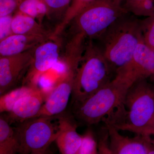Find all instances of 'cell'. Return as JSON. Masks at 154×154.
Wrapping results in <instances>:
<instances>
[{"label":"cell","mask_w":154,"mask_h":154,"mask_svg":"<svg viewBox=\"0 0 154 154\" xmlns=\"http://www.w3.org/2000/svg\"><path fill=\"white\" fill-rule=\"evenodd\" d=\"M139 80L127 92L122 107L104 122L119 130L140 135L154 124V84Z\"/></svg>","instance_id":"1"},{"label":"cell","mask_w":154,"mask_h":154,"mask_svg":"<svg viewBox=\"0 0 154 154\" xmlns=\"http://www.w3.org/2000/svg\"><path fill=\"white\" fill-rule=\"evenodd\" d=\"M142 40L140 19L128 13L94 40L115 72L131 58Z\"/></svg>","instance_id":"2"},{"label":"cell","mask_w":154,"mask_h":154,"mask_svg":"<svg viewBox=\"0 0 154 154\" xmlns=\"http://www.w3.org/2000/svg\"><path fill=\"white\" fill-rule=\"evenodd\" d=\"M115 72L93 39L86 41L85 51L74 80L71 105L82 102L110 83Z\"/></svg>","instance_id":"3"},{"label":"cell","mask_w":154,"mask_h":154,"mask_svg":"<svg viewBox=\"0 0 154 154\" xmlns=\"http://www.w3.org/2000/svg\"><path fill=\"white\" fill-rule=\"evenodd\" d=\"M128 89L112 80L82 102L72 105V114L83 125L99 123L121 108Z\"/></svg>","instance_id":"4"},{"label":"cell","mask_w":154,"mask_h":154,"mask_svg":"<svg viewBox=\"0 0 154 154\" xmlns=\"http://www.w3.org/2000/svg\"><path fill=\"white\" fill-rule=\"evenodd\" d=\"M124 0H96L77 15L69 24L70 32L96 40L114 21L128 13Z\"/></svg>","instance_id":"5"},{"label":"cell","mask_w":154,"mask_h":154,"mask_svg":"<svg viewBox=\"0 0 154 154\" xmlns=\"http://www.w3.org/2000/svg\"><path fill=\"white\" fill-rule=\"evenodd\" d=\"M56 117H34L19 123L14 128L19 139V153H46L57 136V124L53 122Z\"/></svg>","instance_id":"6"},{"label":"cell","mask_w":154,"mask_h":154,"mask_svg":"<svg viewBox=\"0 0 154 154\" xmlns=\"http://www.w3.org/2000/svg\"><path fill=\"white\" fill-rule=\"evenodd\" d=\"M154 74V51L143 39L131 58L116 70L113 80L129 88L139 80L148 79Z\"/></svg>","instance_id":"7"},{"label":"cell","mask_w":154,"mask_h":154,"mask_svg":"<svg viewBox=\"0 0 154 154\" xmlns=\"http://www.w3.org/2000/svg\"><path fill=\"white\" fill-rule=\"evenodd\" d=\"M59 36H51L33 48L31 64L22 85L37 88L42 75L57 63L62 45Z\"/></svg>","instance_id":"8"},{"label":"cell","mask_w":154,"mask_h":154,"mask_svg":"<svg viewBox=\"0 0 154 154\" xmlns=\"http://www.w3.org/2000/svg\"><path fill=\"white\" fill-rule=\"evenodd\" d=\"M33 49L17 55L0 57V95L22 85L31 64Z\"/></svg>","instance_id":"9"},{"label":"cell","mask_w":154,"mask_h":154,"mask_svg":"<svg viewBox=\"0 0 154 154\" xmlns=\"http://www.w3.org/2000/svg\"><path fill=\"white\" fill-rule=\"evenodd\" d=\"M76 72L65 69L35 117L57 116L64 112L71 97Z\"/></svg>","instance_id":"10"},{"label":"cell","mask_w":154,"mask_h":154,"mask_svg":"<svg viewBox=\"0 0 154 154\" xmlns=\"http://www.w3.org/2000/svg\"><path fill=\"white\" fill-rule=\"evenodd\" d=\"M110 140L112 154H154V145L143 136L138 135L134 137L122 135L118 130L107 122H104Z\"/></svg>","instance_id":"11"},{"label":"cell","mask_w":154,"mask_h":154,"mask_svg":"<svg viewBox=\"0 0 154 154\" xmlns=\"http://www.w3.org/2000/svg\"><path fill=\"white\" fill-rule=\"evenodd\" d=\"M48 93L38 87L18 100L12 110L9 113H4V116L11 125L13 123L19 124L34 118L44 104Z\"/></svg>","instance_id":"12"},{"label":"cell","mask_w":154,"mask_h":154,"mask_svg":"<svg viewBox=\"0 0 154 154\" xmlns=\"http://www.w3.org/2000/svg\"><path fill=\"white\" fill-rule=\"evenodd\" d=\"M57 136L55 141L60 152L77 154L82 141V136L77 132L78 122L72 114L63 113L57 116Z\"/></svg>","instance_id":"13"},{"label":"cell","mask_w":154,"mask_h":154,"mask_svg":"<svg viewBox=\"0 0 154 154\" xmlns=\"http://www.w3.org/2000/svg\"><path fill=\"white\" fill-rule=\"evenodd\" d=\"M49 38L36 35L12 34L0 41V57L17 55L25 52Z\"/></svg>","instance_id":"14"},{"label":"cell","mask_w":154,"mask_h":154,"mask_svg":"<svg viewBox=\"0 0 154 154\" xmlns=\"http://www.w3.org/2000/svg\"><path fill=\"white\" fill-rule=\"evenodd\" d=\"M87 40L82 33L69 32L65 45L63 58L65 69L77 70L85 51Z\"/></svg>","instance_id":"15"},{"label":"cell","mask_w":154,"mask_h":154,"mask_svg":"<svg viewBox=\"0 0 154 154\" xmlns=\"http://www.w3.org/2000/svg\"><path fill=\"white\" fill-rule=\"evenodd\" d=\"M11 26L14 34L36 35L50 38L53 33L47 30L36 19L19 12H16L13 15Z\"/></svg>","instance_id":"16"},{"label":"cell","mask_w":154,"mask_h":154,"mask_svg":"<svg viewBox=\"0 0 154 154\" xmlns=\"http://www.w3.org/2000/svg\"><path fill=\"white\" fill-rule=\"evenodd\" d=\"M19 150V140L16 130L2 113L0 116V154H15Z\"/></svg>","instance_id":"17"},{"label":"cell","mask_w":154,"mask_h":154,"mask_svg":"<svg viewBox=\"0 0 154 154\" xmlns=\"http://www.w3.org/2000/svg\"><path fill=\"white\" fill-rule=\"evenodd\" d=\"M16 12L30 16L42 24L44 17L48 15V10L43 0H19Z\"/></svg>","instance_id":"18"},{"label":"cell","mask_w":154,"mask_h":154,"mask_svg":"<svg viewBox=\"0 0 154 154\" xmlns=\"http://www.w3.org/2000/svg\"><path fill=\"white\" fill-rule=\"evenodd\" d=\"M37 88L27 85L20 86L1 95L0 113H4L10 112L18 100L31 93Z\"/></svg>","instance_id":"19"},{"label":"cell","mask_w":154,"mask_h":154,"mask_svg":"<svg viewBox=\"0 0 154 154\" xmlns=\"http://www.w3.org/2000/svg\"><path fill=\"white\" fill-rule=\"evenodd\" d=\"M96 0H72L62 22L56 27L52 33V36H60L73 19L86 7Z\"/></svg>","instance_id":"20"},{"label":"cell","mask_w":154,"mask_h":154,"mask_svg":"<svg viewBox=\"0 0 154 154\" xmlns=\"http://www.w3.org/2000/svg\"><path fill=\"white\" fill-rule=\"evenodd\" d=\"M43 1L48 8V13L47 16L48 18L52 20L59 21V24H60L61 22H62L66 14L67 11L70 5L72 0Z\"/></svg>","instance_id":"21"},{"label":"cell","mask_w":154,"mask_h":154,"mask_svg":"<svg viewBox=\"0 0 154 154\" xmlns=\"http://www.w3.org/2000/svg\"><path fill=\"white\" fill-rule=\"evenodd\" d=\"M82 136V143L77 154L99 153L98 142L92 130H88Z\"/></svg>","instance_id":"22"},{"label":"cell","mask_w":154,"mask_h":154,"mask_svg":"<svg viewBox=\"0 0 154 154\" xmlns=\"http://www.w3.org/2000/svg\"><path fill=\"white\" fill-rule=\"evenodd\" d=\"M140 26L144 42L154 51V16L140 19Z\"/></svg>","instance_id":"23"},{"label":"cell","mask_w":154,"mask_h":154,"mask_svg":"<svg viewBox=\"0 0 154 154\" xmlns=\"http://www.w3.org/2000/svg\"><path fill=\"white\" fill-rule=\"evenodd\" d=\"M19 0H0V17L12 15L17 11Z\"/></svg>","instance_id":"24"},{"label":"cell","mask_w":154,"mask_h":154,"mask_svg":"<svg viewBox=\"0 0 154 154\" xmlns=\"http://www.w3.org/2000/svg\"><path fill=\"white\" fill-rule=\"evenodd\" d=\"M13 17L12 15L0 17V41L14 34L11 26Z\"/></svg>","instance_id":"25"},{"label":"cell","mask_w":154,"mask_h":154,"mask_svg":"<svg viewBox=\"0 0 154 154\" xmlns=\"http://www.w3.org/2000/svg\"><path fill=\"white\" fill-rule=\"evenodd\" d=\"M145 1L146 0H125L123 6L126 11L131 14L134 9Z\"/></svg>","instance_id":"26"},{"label":"cell","mask_w":154,"mask_h":154,"mask_svg":"<svg viewBox=\"0 0 154 154\" xmlns=\"http://www.w3.org/2000/svg\"><path fill=\"white\" fill-rule=\"evenodd\" d=\"M140 135L143 136L150 143L154 145V124L146 128Z\"/></svg>","instance_id":"27"},{"label":"cell","mask_w":154,"mask_h":154,"mask_svg":"<svg viewBox=\"0 0 154 154\" xmlns=\"http://www.w3.org/2000/svg\"><path fill=\"white\" fill-rule=\"evenodd\" d=\"M151 77H152L153 78V79H154V74L153 75H152V76Z\"/></svg>","instance_id":"28"}]
</instances>
